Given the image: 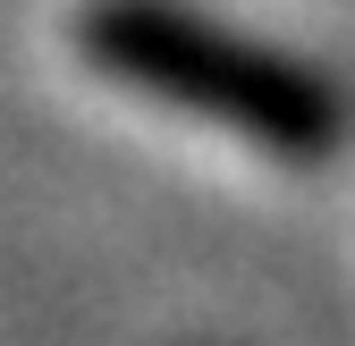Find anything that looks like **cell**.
Listing matches in <instances>:
<instances>
[{
	"instance_id": "obj_1",
	"label": "cell",
	"mask_w": 355,
	"mask_h": 346,
	"mask_svg": "<svg viewBox=\"0 0 355 346\" xmlns=\"http://www.w3.org/2000/svg\"><path fill=\"white\" fill-rule=\"evenodd\" d=\"M85 42H94V60L110 76H136L144 93H161L178 110H203V118L237 127V136H254V144H279L288 161H313L347 127V110L304 68H288L271 51H245V42L211 34V26H187V17L153 9V0L102 9L94 26H85Z\"/></svg>"
}]
</instances>
